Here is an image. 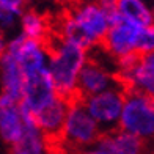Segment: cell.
I'll use <instances>...</instances> for the list:
<instances>
[{
  "instance_id": "cell-5",
  "label": "cell",
  "mask_w": 154,
  "mask_h": 154,
  "mask_svg": "<svg viewBox=\"0 0 154 154\" xmlns=\"http://www.w3.org/2000/svg\"><path fill=\"white\" fill-rule=\"evenodd\" d=\"M55 88L49 69L44 68L41 71L24 75L22 97L20 104L35 116L39 110H43L55 99Z\"/></svg>"
},
{
  "instance_id": "cell-12",
  "label": "cell",
  "mask_w": 154,
  "mask_h": 154,
  "mask_svg": "<svg viewBox=\"0 0 154 154\" xmlns=\"http://www.w3.org/2000/svg\"><path fill=\"white\" fill-rule=\"evenodd\" d=\"M0 68H2V80H3V93L10 96L13 101L20 102L24 85V72L19 68L17 61L8 52H3L0 57Z\"/></svg>"
},
{
  "instance_id": "cell-15",
  "label": "cell",
  "mask_w": 154,
  "mask_h": 154,
  "mask_svg": "<svg viewBox=\"0 0 154 154\" xmlns=\"http://www.w3.org/2000/svg\"><path fill=\"white\" fill-rule=\"evenodd\" d=\"M22 29H24V36L38 41H44L52 33L49 19L38 14L36 11H27L22 16Z\"/></svg>"
},
{
  "instance_id": "cell-10",
  "label": "cell",
  "mask_w": 154,
  "mask_h": 154,
  "mask_svg": "<svg viewBox=\"0 0 154 154\" xmlns=\"http://www.w3.org/2000/svg\"><path fill=\"white\" fill-rule=\"evenodd\" d=\"M25 123L20 113L19 102L5 93L0 94V138L11 146L17 145L24 135Z\"/></svg>"
},
{
  "instance_id": "cell-19",
  "label": "cell",
  "mask_w": 154,
  "mask_h": 154,
  "mask_svg": "<svg viewBox=\"0 0 154 154\" xmlns=\"http://www.w3.org/2000/svg\"><path fill=\"white\" fill-rule=\"evenodd\" d=\"M14 19H16V14L14 13L8 11L3 6H0V29H5V27H10L14 24Z\"/></svg>"
},
{
  "instance_id": "cell-18",
  "label": "cell",
  "mask_w": 154,
  "mask_h": 154,
  "mask_svg": "<svg viewBox=\"0 0 154 154\" xmlns=\"http://www.w3.org/2000/svg\"><path fill=\"white\" fill-rule=\"evenodd\" d=\"M24 5H25V0H0V6H3L8 11L14 13L16 16L22 11Z\"/></svg>"
},
{
  "instance_id": "cell-16",
  "label": "cell",
  "mask_w": 154,
  "mask_h": 154,
  "mask_svg": "<svg viewBox=\"0 0 154 154\" xmlns=\"http://www.w3.org/2000/svg\"><path fill=\"white\" fill-rule=\"evenodd\" d=\"M77 154H113L109 146V140L106 135H99V138L96 140V143L91 145L87 149H82Z\"/></svg>"
},
{
  "instance_id": "cell-8",
  "label": "cell",
  "mask_w": 154,
  "mask_h": 154,
  "mask_svg": "<svg viewBox=\"0 0 154 154\" xmlns=\"http://www.w3.org/2000/svg\"><path fill=\"white\" fill-rule=\"evenodd\" d=\"M5 51L17 61V65L22 69L24 75L47 68L49 55L46 51L44 41L30 39V38L24 36V35H20V36L13 39L6 46Z\"/></svg>"
},
{
  "instance_id": "cell-20",
  "label": "cell",
  "mask_w": 154,
  "mask_h": 154,
  "mask_svg": "<svg viewBox=\"0 0 154 154\" xmlns=\"http://www.w3.org/2000/svg\"><path fill=\"white\" fill-rule=\"evenodd\" d=\"M6 49V43H5V38H3V30L0 29V57H2V54L5 52Z\"/></svg>"
},
{
  "instance_id": "cell-21",
  "label": "cell",
  "mask_w": 154,
  "mask_h": 154,
  "mask_svg": "<svg viewBox=\"0 0 154 154\" xmlns=\"http://www.w3.org/2000/svg\"><path fill=\"white\" fill-rule=\"evenodd\" d=\"M60 3H65V5H69V6H74L77 3H80L82 0H58Z\"/></svg>"
},
{
  "instance_id": "cell-6",
  "label": "cell",
  "mask_w": 154,
  "mask_h": 154,
  "mask_svg": "<svg viewBox=\"0 0 154 154\" xmlns=\"http://www.w3.org/2000/svg\"><path fill=\"white\" fill-rule=\"evenodd\" d=\"M142 29L143 27H138L120 16L109 27L106 36L99 46L104 49V52L107 55L118 60L124 55L137 52V41Z\"/></svg>"
},
{
  "instance_id": "cell-13",
  "label": "cell",
  "mask_w": 154,
  "mask_h": 154,
  "mask_svg": "<svg viewBox=\"0 0 154 154\" xmlns=\"http://www.w3.org/2000/svg\"><path fill=\"white\" fill-rule=\"evenodd\" d=\"M116 13L138 27H152V13L143 0H116Z\"/></svg>"
},
{
  "instance_id": "cell-14",
  "label": "cell",
  "mask_w": 154,
  "mask_h": 154,
  "mask_svg": "<svg viewBox=\"0 0 154 154\" xmlns=\"http://www.w3.org/2000/svg\"><path fill=\"white\" fill-rule=\"evenodd\" d=\"M106 137L109 140V146L113 154H146L148 140H143L120 129Z\"/></svg>"
},
{
  "instance_id": "cell-2",
  "label": "cell",
  "mask_w": 154,
  "mask_h": 154,
  "mask_svg": "<svg viewBox=\"0 0 154 154\" xmlns=\"http://www.w3.org/2000/svg\"><path fill=\"white\" fill-rule=\"evenodd\" d=\"M120 131L137 135L143 140L152 137L154 131V107L152 96L134 90L124 96L120 116Z\"/></svg>"
},
{
  "instance_id": "cell-9",
  "label": "cell",
  "mask_w": 154,
  "mask_h": 154,
  "mask_svg": "<svg viewBox=\"0 0 154 154\" xmlns=\"http://www.w3.org/2000/svg\"><path fill=\"white\" fill-rule=\"evenodd\" d=\"M68 13L77 22V25L85 32L90 41L94 44V47L99 46L104 36H106L110 24H109L107 16L104 14V11L94 3V0L77 3L71 6L68 10Z\"/></svg>"
},
{
  "instance_id": "cell-1",
  "label": "cell",
  "mask_w": 154,
  "mask_h": 154,
  "mask_svg": "<svg viewBox=\"0 0 154 154\" xmlns=\"http://www.w3.org/2000/svg\"><path fill=\"white\" fill-rule=\"evenodd\" d=\"M44 46L49 55L47 69L54 82L55 96L66 106L83 102L80 93L77 91V77L87 60V51L54 33L44 39Z\"/></svg>"
},
{
  "instance_id": "cell-3",
  "label": "cell",
  "mask_w": 154,
  "mask_h": 154,
  "mask_svg": "<svg viewBox=\"0 0 154 154\" xmlns=\"http://www.w3.org/2000/svg\"><path fill=\"white\" fill-rule=\"evenodd\" d=\"M99 129L93 118L83 106V102H75L68 106V113L63 124L61 137L58 143L71 151H82L90 148L99 138Z\"/></svg>"
},
{
  "instance_id": "cell-4",
  "label": "cell",
  "mask_w": 154,
  "mask_h": 154,
  "mask_svg": "<svg viewBox=\"0 0 154 154\" xmlns=\"http://www.w3.org/2000/svg\"><path fill=\"white\" fill-rule=\"evenodd\" d=\"M124 96V91L113 88L90 96L83 102L88 115L96 123L101 135H109L120 129V116L123 110Z\"/></svg>"
},
{
  "instance_id": "cell-7",
  "label": "cell",
  "mask_w": 154,
  "mask_h": 154,
  "mask_svg": "<svg viewBox=\"0 0 154 154\" xmlns=\"http://www.w3.org/2000/svg\"><path fill=\"white\" fill-rule=\"evenodd\" d=\"M113 88L124 91L115 72H109L97 60H94L93 57H87L79 72V77H77V91L80 93L83 102L90 96H94L97 93Z\"/></svg>"
},
{
  "instance_id": "cell-17",
  "label": "cell",
  "mask_w": 154,
  "mask_h": 154,
  "mask_svg": "<svg viewBox=\"0 0 154 154\" xmlns=\"http://www.w3.org/2000/svg\"><path fill=\"white\" fill-rule=\"evenodd\" d=\"M94 3L104 11V14L107 16L110 25L120 17V14L116 13V0H94Z\"/></svg>"
},
{
  "instance_id": "cell-11",
  "label": "cell",
  "mask_w": 154,
  "mask_h": 154,
  "mask_svg": "<svg viewBox=\"0 0 154 154\" xmlns=\"http://www.w3.org/2000/svg\"><path fill=\"white\" fill-rule=\"evenodd\" d=\"M66 113L68 106L63 101H60L58 97H55L49 106H46L33 116L35 124L39 129L46 143H55L60 140Z\"/></svg>"
}]
</instances>
